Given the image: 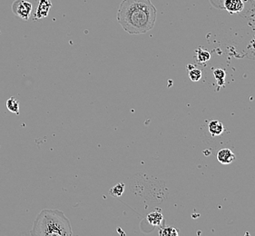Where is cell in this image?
<instances>
[{
	"instance_id": "cell-4",
	"label": "cell",
	"mask_w": 255,
	"mask_h": 236,
	"mask_svg": "<svg viewBox=\"0 0 255 236\" xmlns=\"http://www.w3.org/2000/svg\"><path fill=\"white\" fill-rule=\"evenodd\" d=\"M51 7V0H39L37 8H36V15H35L36 19H42L46 17L49 14Z\"/></svg>"
},
{
	"instance_id": "cell-12",
	"label": "cell",
	"mask_w": 255,
	"mask_h": 236,
	"mask_svg": "<svg viewBox=\"0 0 255 236\" xmlns=\"http://www.w3.org/2000/svg\"><path fill=\"white\" fill-rule=\"evenodd\" d=\"M214 75H215V79H216L217 82H218V85H219V86H224V84H225V76H226L225 71H224L223 69H221V68H217V69H215Z\"/></svg>"
},
{
	"instance_id": "cell-13",
	"label": "cell",
	"mask_w": 255,
	"mask_h": 236,
	"mask_svg": "<svg viewBox=\"0 0 255 236\" xmlns=\"http://www.w3.org/2000/svg\"><path fill=\"white\" fill-rule=\"evenodd\" d=\"M211 58V54L209 52L206 50H203V49H198L197 51V60L200 63H206L209 61Z\"/></svg>"
},
{
	"instance_id": "cell-10",
	"label": "cell",
	"mask_w": 255,
	"mask_h": 236,
	"mask_svg": "<svg viewBox=\"0 0 255 236\" xmlns=\"http://www.w3.org/2000/svg\"><path fill=\"white\" fill-rule=\"evenodd\" d=\"M124 191H125V184L119 183L118 185H115L114 187H112L110 189L109 193H110V195H112V196L119 197V196H121L123 195Z\"/></svg>"
},
{
	"instance_id": "cell-5",
	"label": "cell",
	"mask_w": 255,
	"mask_h": 236,
	"mask_svg": "<svg viewBox=\"0 0 255 236\" xmlns=\"http://www.w3.org/2000/svg\"><path fill=\"white\" fill-rule=\"evenodd\" d=\"M216 158L221 164H230L236 159V155L229 148H224L221 149L217 153Z\"/></svg>"
},
{
	"instance_id": "cell-1",
	"label": "cell",
	"mask_w": 255,
	"mask_h": 236,
	"mask_svg": "<svg viewBox=\"0 0 255 236\" xmlns=\"http://www.w3.org/2000/svg\"><path fill=\"white\" fill-rule=\"evenodd\" d=\"M156 17L157 10L151 0H123L118 8V23L130 35L153 29Z\"/></svg>"
},
{
	"instance_id": "cell-2",
	"label": "cell",
	"mask_w": 255,
	"mask_h": 236,
	"mask_svg": "<svg viewBox=\"0 0 255 236\" xmlns=\"http://www.w3.org/2000/svg\"><path fill=\"white\" fill-rule=\"evenodd\" d=\"M30 235L32 236H71V224L61 211L44 209L36 216Z\"/></svg>"
},
{
	"instance_id": "cell-6",
	"label": "cell",
	"mask_w": 255,
	"mask_h": 236,
	"mask_svg": "<svg viewBox=\"0 0 255 236\" xmlns=\"http://www.w3.org/2000/svg\"><path fill=\"white\" fill-rule=\"evenodd\" d=\"M245 7V3L243 0H225V8L231 14L239 13Z\"/></svg>"
},
{
	"instance_id": "cell-3",
	"label": "cell",
	"mask_w": 255,
	"mask_h": 236,
	"mask_svg": "<svg viewBox=\"0 0 255 236\" xmlns=\"http://www.w3.org/2000/svg\"><path fill=\"white\" fill-rule=\"evenodd\" d=\"M12 11L16 16L23 20H28L32 13L33 5L26 0H15L12 4Z\"/></svg>"
},
{
	"instance_id": "cell-11",
	"label": "cell",
	"mask_w": 255,
	"mask_h": 236,
	"mask_svg": "<svg viewBox=\"0 0 255 236\" xmlns=\"http://www.w3.org/2000/svg\"><path fill=\"white\" fill-rule=\"evenodd\" d=\"M189 78L193 81V82H198L200 79L202 78V71L198 68H192L189 70Z\"/></svg>"
},
{
	"instance_id": "cell-14",
	"label": "cell",
	"mask_w": 255,
	"mask_h": 236,
	"mask_svg": "<svg viewBox=\"0 0 255 236\" xmlns=\"http://www.w3.org/2000/svg\"><path fill=\"white\" fill-rule=\"evenodd\" d=\"M160 236H178V232L176 231L175 228L173 227H167V228H162L159 231Z\"/></svg>"
},
{
	"instance_id": "cell-7",
	"label": "cell",
	"mask_w": 255,
	"mask_h": 236,
	"mask_svg": "<svg viewBox=\"0 0 255 236\" xmlns=\"http://www.w3.org/2000/svg\"><path fill=\"white\" fill-rule=\"evenodd\" d=\"M208 130L213 136H219L225 132V126L218 120H213L208 124Z\"/></svg>"
},
{
	"instance_id": "cell-8",
	"label": "cell",
	"mask_w": 255,
	"mask_h": 236,
	"mask_svg": "<svg viewBox=\"0 0 255 236\" xmlns=\"http://www.w3.org/2000/svg\"><path fill=\"white\" fill-rule=\"evenodd\" d=\"M147 221L150 225H153L154 226H161L163 221V215L159 212L150 213L147 216Z\"/></svg>"
},
{
	"instance_id": "cell-15",
	"label": "cell",
	"mask_w": 255,
	"mask_h": 236,
	"mask_svg": "<svg viewBox=\"0 0 255 236\" xmlns=\"http://www.w3.org/2000/svg\"><path fill=\"white\" fill-rule=\"evenodd\" d=\"M0 34H1V31H0Z\"/></svg>"
},
{
	"instance_id": "cell-9",
	"label": "cell",
	"mask_w": 255,
	"mask_h": 236,
	"mask_svg": "<svg viewBox=\"0 0 255 236\" xmlns=\"http://www.w3.org/2000/svg\"><path fill=\"white\" fill-rule=\"evenodd\" d=\"M6 108L15 115L19 114V104L15 98H10L6 101Z\"/></svg>"
}]
</instances>
